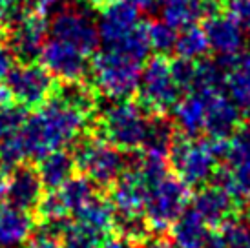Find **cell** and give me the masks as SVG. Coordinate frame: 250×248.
I'll return each instance as SVG.
<instances>
[{
    "label": "cell",
    "instance_id": "cell-42",
    "mask_svg": "<svg viewBox=\"0 0 250 248\" xmlns=\"http://www.w3.org/2000/svg\"><path fill=\"white\" fill-rule=\"evenodd\" d=\"M57 4H59V0H35V9L41 11L42 15H48L49 9Z\"/></svg>",
    "mask_w": 250,
    "mask_h": 248
},
{
    "label": "cell",
    "instance_id": "cell-49",
    "mask_svg": "<svg viewBox=\"0 0 250 248\" xmlns=\"http://www.w3.org/2000/svg\"><path fill=\"white\" fill-rule=\"evenodd\" d=\"M165 2H167V0H157V4H165Z\"/></svg>",
    "mask_w": 250,
    "mask_h": 248
},
{
    "label": "cell",
    "instance_id": "cell-10",
    "mask_svg": "<svg viewBox=\"0 0 250 248\" xmlns=\"http://www.w3.org/2000/svg\"><path fill=\"white\" fill-rule=\"evenodd\" d=\"M41 64L61 83L86 81L88 75V55L68 42L51 39L44 44L41 51Z\"/></svg>",
    "mask_w": 250,
    "mask_h": 248
},
{
    "label": "cell",
    "instance_id": "cell-41",
    "mask_svg": "<svg viewBox=\"0 0 250 248\" xmlns=\"http://www.w3.org/2000/svg\"><path fill=\"white\" fill-rule=\"evenodd\" d=\"M103 248H137V245H133V243L126 241L123 237H111V239H106L103 243Z\"/></svg>",
    "mask_w": 250,
    "mask_h": 248
},
{
    "label": "cell",
    "instance_id": "cell-28",
    "mask_svg": "<svg viewBox=\"0 0 250 248\" xmlns=\"http://www.w3.org/2000/svg\"><path fill=\"white\" fill-rule=\"evenodd\" d=\"M59 192L62 195L68 210H70L71 214H75V212H79L84 205H88L97 195L99 188L90 179H86L84 175H73Z\"/></svg>",
    "mask_w": 250,
    "mask_h": 248
},
{
    "label": "cell",
    "instance_id": "cell-38",
    "mask_svg": "<svg viewBox=\"0 0 250 248\" xmlns=\"http://www.w3.org/2000/svg\"><path fill=\"white\" fill-rule=\"evenodd\" d=\"M221 7L239 24V28L250 31V0H223Z\"/></svg>",
    "mask_w": 250,
    "mask_h": 248
},
{
    "label": "cell",
    "instance_id": "cell-5",
    "mask_svg": "<svg viewBox=\"0 0 250 248\" xmlns=\"http://www.w3.org/2000/svg\"><path fill=\"white\" fill-rule=\"evenodd\" d=\"M168 165L175 177L188 188H201L212 179L217 168V157L208 141L187 137L177 131L170 145Z\"/></svg>",
    "mask_w": 250,
    "mask_h": 248
},
{
    "label": "cell",
    "instance_id": "cell-25",
    "mask_svg": "<svg viewBox=\"0 0 250 248\" xmlns=\"http://www.w3.org/2000/svg\"><path fill=\"white\" fill-rule=\"evenodd\" d=\"M75 219L77 223H81L93 232H97L99 235L106 237L113 232L115 210L111 207L110 199H106L104 195L99 192L88 205H84L79 212H75Z\"/></svg>",
    "mask_w": 250,
    "mask_h": 248
},
{
    "label": "cell",
    "instance_id": "cell-1",
    "mask_svg": "<svg viewBox=\"0 0 250 248\" xmlns=\"http://www.w3.org/2000/svg\"><path fill=\"white\" fill-rule=\"evenodd\" d=\"M88 115L62 103L59 97H51L48 103L35 110L21 128L22 143L26 146L28 159H41L55 150H64L84 135L90 124Z\"/></svg>",
    "mask_w": 250,
    "mask_h": 248
},
{
    "label": "cell",
    "instance_id": "cell-27",
    "mask_svg": "<svg viewBox=\"0 0 250 248\" xmlns=\"http://www.w3.org/2000/svg\"><path fill=\"white\" fill-rule=\"evenodd\" d=\"M175 55L179 59H187V61H197L203 59L210 51L208 37L205 33V29L199 26H192V28L183 29V33L177 35V42H175Z\"/></svg>",
    "mask_w": 250,
    "mask_h": 248
},
{
    "label": "cell",
    "instance_id": "cell-48",
    "mask_svg": "<svg viewBox=\"0 0 250 248\" xmlns=\"http://www.w3.org/2000/svg\"><path fill=\"white\" fill-rule=\"evenodd\" d=\"M243 214H247L249 217H243V219L249 221V225H250V208H243Z\"/></svg>",
    "mask_w": 250,
    "mask_h": 248
},
{
    "label": "cell",
    "instance_id": "cell-9",
    "mask_svg": "<svg viewBox=\"0 0 250 248\" xmlns=\"http://www.w3.org/2000/svg\"><path fill=\"white\" fill-rule=\"evenodd\" d=\"M48 31L49 24L46 15L37 9H28L19 21L11 24V28L6 29V39L15 57L22 64H29L41 57Z\"/></svg>",
    "mask_w": 250,
    "mask_h": 248
},
{
    "label": "cell",
    "instance_id": "cell-40",
    "mask_svg": "<svg viewBox=\"0 0 250 248\" xmlns=\"http://www.w3.org/2000/svg\"><path fill=\"white\" fill-rule=\"evenodd\" d=\"M15 61L17 57L9 44H6V41H0V84L6 83L7 77L11 75V71L15 69Z\"/></svg>",
    "mask_w": 250,
    "mask_h": 248
},
{
    "label": "cell",
    "instance_id": "cell-45",
    "mask_svg": "<svg viewBox=\"0 0 250 248\" xmlns=\"http://www.w3.org/2000/svg\"><path fill=\"white\" fill-rule=\"evenodd\" d=\"M88 6L95 7V9H103V7H106L108 4H111L113 0H84Z\"/></svg>",
    "mask_w": 250,
    "mask_h": 248
},
{
    "label": "cell",
    "instance_id": "cell-7",
    "mask_svg": "<svg viewBox=\"0 0 250 248\" xmlns=\"http://www.w3.org/2000/svg\"><path fill=\"white\" fill-rule=\"evenodd\" d=\"M181 90L175 84L167 55H155L146 62L141 75L137 103L150 117L167 115L179 103Z\"/></svg>",
    "mask_w": 250,
    "mask_h": 248
},
{
    "label": "cell",
    "instance_id": "cell-18",
    "mask_svg": "<svg viewBox=\"0 0 250 248\" xmlns=\"http://www.w3.org/2000/svg\"><path fill=\"white\" fill-rule=\"evenodd\" d=\"M110 190V203L115 215H137L145 214L146 185L141 179L139 172L133 168H126L125 173L119 177Z\"/></svg>",
    "mask_w": 250,
    "mask_h": 248
},
{
    "label": "cell",
    "instance_id": "cell-17",
    "mask_svg": "<svg viewBox=\"0 0 250 248\" xmlns=\"http://www.w3.org/2000/svg\"><path fill=\"white\" fill-rule=\"evenodd\" d=\"M219 64L225 69V90L236 104L243 117L250 115V53L241 51L232 57H219Z\"/></svg>",
    "mask_w": 250,
    "mask_h": 248
},
{
    "label": "cell",
    "instance_id": "cell-26",
    "mask_svg": "<svg viewBox=\"0 0 250 248\" xmlns=\"http://www.w3.org/2000/svg\"><path fill=\"white\" fill-rule=\"evenodd\" d=\"M55 97H59L62 103L75 110L83 111L84 115L91 117L97 110V97L93 84H88L86 81H77V83H61L57 86Z\"/></svg>",
    "mask_w": 250,
    "mask_h": 248
},
{
    "label": "cell",
    "instance_id": "cell-46",
    "mask_svg": "<svg viewBox=\"0 0 250 248\" xmlns=\"http://www.w3.org/2000/svg\"><path fill=\"white\" fill-rule=\"evenodd\" d=\"M203 2H207V4H208V6L212 7V9H215V7H219V6H221V2H223V0H203Z\"/></svg>",
    "mask_w": 250,
    "mask_h": 248
},
{
    "label": "cell",
    "instance_id": "cell-34",
    "mask_svg": "<svg viewBox=\"0 0 250 248\" xmlns=\"http://www.w3.org/2000/svg\"><path fill=\"white\" fill-rule=\"evenodd\" d=\"M26 159H28V152L22 143L21 133H15L11 137L0 141V165L4 168L13 170L17 166L26 165Z\"/></svg>",
    "mask_w": 250,
    "mask_h": 248
},
{
    "label": "cell",
    "instance_id": "cell-3",
    "mask_svg": "<svg viewBox=\"0 0 250 248\" xmlns=\"http://www.w3.org/2000/svg\"><path fill=\"white\" fill-rule=\"evenodd\" d=\"M91 79L97 93L111 101H130L139 93L141 64L117 51L104 49L91 61Z\"/></svg>",
    "mask_w": 250,
    "mask_h": 248
},
{
    "label": "cell",
    "instance_id": "cell-50",
    "mask_svg": "<svg viewBox=\"0 0 250 248\" xmlns=\"http://www.w3.org/2000/svg\"><path fill=\"white\" fill-rule=\"evenodd\" d=\"M247 130H249V135H250V126H249V128H247Z\"/></svg>",
    "mask_w": 250,
    "mask_h": 248
},
{
    "label": "cell",
    "instance_id": "cell-33",
    "mask_svg": "<svg viewBox=\"0 0 250 248\" xmlns=\"http://www.w3.org/2000/svg\"><path fill=\"white\" fill-rule=\"evenodd\" d=\"M68 214H70V210L66 207V203H64L62 195H61L59 190L44 193L35 208V215L39 217L41 223L68 219Z\"/></svg>",
    "mask_w": 250,
    "mask_h": 248
},
{
    "label": "cell",
    "instance_id": "cell-8",
    "mask_svg": "<svg viewBox=\"0 0 250 248\" xmlns=\"http://www.w3.org/2000/svg\"><path fill=\"white\" fill-rule=\"evenodd\" d=\"M6 86L19 106L24 110H39L55 95L59 84L41 62H29L15 66Z\"/></svg>",
    "mask_w": 250,
    "mask_h": 248
},
{
    "label": "cell",
    "instance_id": "cell-14",
    "mask_svg": "<svg viewBox=\"0 0 250 248\" xmlns=\"http://www.w3.org/2000/svg\"><path fill=\"white\" fill-rule=\"evenodd\" d=\"M42 195H44V186L39 177L37 166L21 165L9 172L6 197H4L7 205L29 212L35 210Z\"/></svg>",
    "mask_w": 250,
    "mask_h": 248
},
{
    "label": "cell",
    "instance_id": "cell-13",
    "mask_svg": "<svg viewBox=\"0 0 250 248\" xmlns=\"http://www.w3.org/2000/svg\"><path fill=\"white\" fill-rule=\"evenodd\" d=\"M99 22V39L106 49L115 48L128 35L141 26L139 7L133 6L130 0H113L111 4L101 9Z\"/></svg>",
    "mask_w": 250,
    "mask_h": 248
},
{
    "label": "cell",
    "instance_id": "cell-12",
    "mask_svg": "<svg viewBox=\"0 0 250 248\" xmlns=\"http://www.w3.org/2000/svg\"><path fill=\"white\" fill-rule=\"evenodd\" d=\"M192 210L207 223V227L221 228L227 221L239 217L243 212V203H239L221 188L208 185L201 186L199 192L194 195Z\"/></svg>",
    "mask_w": 250,
    "mask_h": 248
},
{
    "label": "cell",
    "instance_id": "cell-6",
    "mask_svg": "<svg viewBox=\"0 0 250 248\" xmlns=\"http://www.w3.org/2000/svg\"><path fill=\"white\" fill-rule=\"evenodd\" d=\"M190 201V188L174 173L157 183L146 186L145 197V217L155 234H165L181 214L187 210Z\"/></svg>",
    "mask_w": 250,
    "mask_h": 248
},
{
    "label": "cell",
    "instance_id": "cell-4",
    "mask_svg": "<svg viewBox=\"0 0 250 248\" xmlns=\"http://www.w3.org/2000/svg\"><path fill=\"white\" fill-rule=\"evenodd\" d=\"M73 159L79 175L90 179L97 188H110L128 168L125 152L110 145L95 131L79 141Z\"/></svg>",
    "mask_w": 250,
    "mask_h": 248
},
{
    "label": "cell",
    "instance_id": "cell-29",
    "mask_svg": "<svg viewBox=\"0 0 250 248\" xmlns=\"http://www.w3.org/2000/svg\"><path fill=\"white\" fill-rule=\"evenodd\" d=\"M225 69L221 68L219 62L214 61H199L197 69H195V86L194 91H203V93H219L225 88Z\"/></svg>",
    "mask_w": 250,
    "mask_h": 248
},
{
    "label": "cell",
    "instance_id": "cell-21",
    "mask_svg": "<svg viewBox=\"0 0 250 248\" xmlns=\"http://www.w3.org/2000/svg\"><path fill=\"white\" fill-rule=\"evenodd\" d=\"M208 95L210 93H203V91H190L177 103L174 113L175 126L179 128V133L187 137H197L201 131H205Z\"/></svg>",
    "mask_w": 250,
    "mask_h": 248
},
{
    "label": "cell",
    "instance_id": "cell-32",
    "mask_svg": "<svg viewBox=\"0 0 250 248\" xmlns=\"http://www.w3.org/2000/svg\"><path fill=\"white\" fill-rule=\"evenodd\" d=\"M146 31H148V41L152 49L157 55H167L168 51L175 48L177 42V33L172 26H168L167 22L161 21H150L146 22Z\"/></svg>",
    "mask_w": 250,
    "mask_h": 248
},
{
    "label": "cell",
    "instance_id": "cell-36",
    "mask_svg": "<svg viewBox=\"0 0 250 248\" xmlns=\"http://www.w3.org/2000/svg\"><path fill=\"white\" fill-rule=\"evenodd\" d=\"M26 119H28L26 110L19 104L0 108V141L19 133L21 128L24 126V123H26Z\"/></svg>",
    "mask_w": 250,
    "mask_h": 248
},
{
    "label": "cell",
    "instance_id": "cell-20",
    "mask_svg": "<svg viewBox=\"0 0 250 248\" xmlns=\"http://www.w3.org/2000/svg\"><path fill=\"white\" fill-rule=\"evenodd\" d=\"M35 230L33 215L7 203L0 205V247L11 248L28 243Z\"/></svg>",
    "mask_w": 250,
    "mask_h": 248
},
{
    "label": "cell",
    "instance_id": "cell-39",
    "mask_svg": "<svg viewBox=\"0 0 250 248\" xmlns=\"http://www.w3.org/2000/svg\"><path fill=\"white\" fill-rule=\"evenodd\" d=\"M28 0H0V26L6 28L28 11Z\"/></svg>",
    "mask_w": 250,
    "mask_h": 248
},
{
    "label": "cell",
    "instance_id": "cell-2",
    "mask_svg": "<svg viewBox=\"0 0 250 248\" xmlns=\"http://www.w3.org/2000/svg\"><path fill=\"white\" fill-rule=\"evenodd\" d=\"M152 117L137 101H119L108 106L101 115L93 131L119 148L121 152H135L145 146Z\"/></svg>",
    "mask_w": 250,
    "mask_h": 248
},
{
    "label": "cell",
    "instance_id": "cell-44",
    "mask_svg": "<svg viewBox=\"0 0 250 248\" xmlns=\"http://www.w3.org/2000/svg\"><path fill=\"white\" fill-rule=\"evenodd\" d=\"M145 248H177L174 243L167 241V239H155V241H148Z\"/></svg>",
    "mask_w": 250,
    "mask_h": 248
},
{
    "label": "cell",
    "instance_id": "cell-37",
    "mask_svg": "<svg viewBox=\"0 0 250 248\" xmlns=\"http://www.w3.org/2000/svg\"><path fill=\"white\" fill-rule=\"evenodd\" d=\"M170 68H172V77H174L175 84L179 86L181 91H187V93L194 91L197 62L177 57L174 61H170Z\"/></svg>",
    "mask_w": 250,
    "mask_h": 248
},
{
    "label": "cell",
    "instance_id": "cell-30",
    "mask_svg": "<svg viewBox=\"0 0 250 248\" xmlns=\"http://www.w3.org/2000/svg\"><path fill=\"white\" fill-rule=\"evenodd\" d=\"M104 237L81 223H68L62 232L61 248H103Z\"/></svg>",
    "mask_w": 250,
    "mask_h": 248
},
{
    "label": "cell",
    "instance_id": "cell-35",
    "mask_svg": "<svg viewBox=\"0 0 250 248\" xmlns=\"http://www.w3.org/2000/svg\"><path fill=\"white\" fill-rule=\"evenodd\" d=\"M217 230L223 237L225 248H250V225L239 221V217L227 221Z\"/></svg>",
    "mask_w": 250,
    "mask_h": 248
},
{
    "label": "cell",
    "instance_id": "cell-23",
    "mask_svg": "<svg viewBox=\"0 0 250 248\" xmlns=\"http://www.w3.org/2000/svg\"><path fill=\"white\" fill-rule=\"evenodd\" d=\"M212 7L203 0H167L163 4V19L174 29H187L195 26V22L205 21Z\"/></svg>",
    "mask_w": 250,
    "mask_h": 248
},
{
    "label": "cell",
    "instance_id": "cell-22",
    "mask_svg": "<svg viewBox=\"0 0 250 248\" xmlns=\"http://www.w3.org/2000/svg\"><path fill=\"white\" fill-rule=\"evenodd\" d=\"M37 172H39V177H41L46 192L61 190L77 172L73 153H70L68 150L49 152L48 155L39 159Z\"/></svg>",
    "mask_w": 250,
    "mask_h": 248
},
{
    "label": "cell",
    "instance_id": "cell-15",
    "mask_svg": "<svg viewBox=\"0 0 250 248\" xmlns=\"http://www.w3.org/2000/svg\"><path fill=\"white\" fill-rule=\"evenodd\" d=\"M210 49L219 57H232L243 51V29L232 17L223 11H212L203 22Z\"/></svg>",
    "mask_w": 250,
    "mask_h": 248
},
{
    "label": "cell",
    "instance_id": "cell-47",
    "mask_svg": "<svg viewBox=\"0 0 250 248\" xmlns=\"http://www.w3.org/2000/svg\"><path fill=\"white\" fill-rule=\"evenodd\" d=\"M4 39H6V28L0 26V41H4Z\"/></svg>",
    "mask_w": 250,
    "mask_h": 248
},
{
    "label": "cell",
    "instance_id": "cell-11",
    "mask_svg": "<svg viewBox=\"0 0 250 248\" xmlns=\"http://www.w3.org/2000/svg\"><path fill=\"white\" fill-rule=\"evenodd\" d=\"M49 31L53 35V39L68 42L88 57L97 49V44L101 41L99 29L95 28L91 19L73 7L61 9L49 24Z\"/></svg>",
    "mask_w": 250,
    "mask_h": 248
},
{
    "label": "cell",
    "instance_id": "cell-16",
    "mask_svg": "<svg viewBox=\"0 0 250 248\" xmlns=\"http://www.w3.org/2000/svg\"><path fill=\"white\" fill-rule=\"evenodd\" d=\"M243 126V113L223 91L210 93L205 131L210 139L234 137Z\"/></svg>",
    "mask_w": 250,
    "mask_h": 248
},
{
    "label": "cell",
    "instance_id": "cell-31",
    "mask_svg": "<svg viewBox=\"0 0 250 248\" xmlns=\"http://www.w3.org/2000/svg\"><path fill=\"white\" fill-rule=\"evenodd\" d=\"M70 221H46L39 223V227L33 230L31 237L28 239L26 248H61V239L66 225Z\"/></svg>",
    "mask_w": 250,
    "mask_h": 248
},
{
    "label": "cell",
    "instance_id": "cell-19",
    "mask_svg": "<svg viewBox=\"0 0 250 248\" xmlns=\"http://www.w3.org/2000/svg\"><path fill=\"white\" fill-rule=\"evenodd\" d=\"M225 159L229 161V168L234 175L237 199L250 203V135L247 128H241L234 137H230L229 153Z\"/></svg>",
    "mask_w": 250,
    "mask_h": 248
},
{
    "label": "cell",
    "instance_id": "cell-24",
    "mask_svg": "<svg viewBox=\"0 0 250 248\" xmlns=\"http://www.w3.org/2000/svg\"><path fill=\"white\" fill-rule=\"evenodd\" d=\"M168 232L177 248H205L210 234L207 230V223L192 208L185 210Z\"/></svg>",
    "mask_w": 250,
    "mask_h": 248
},
{
    "label": "cell",
    "instance_id": "cell-43",
    "mask_svg": "<svg viewBox=\"0 0 250 248\" xmlns=\"http://www.w3.org/2000/svg\"><path fill=\"white\" fill-rule=\"evenodd\" d=\"M7 179H9V172H7V168H4V166L0 165V199L6 197Z\"/></svg>",
    "mask_w": 250,
    "mask_h": 248
}]
</instances>
